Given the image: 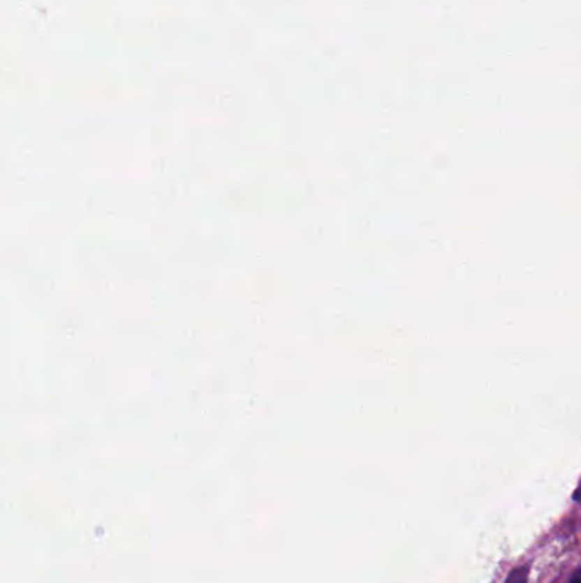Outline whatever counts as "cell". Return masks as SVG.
Masks as SVG:
<instances>
[{
	"instance_id": "7a4b0ae2",
	"label": "cell",
	"mask_w": 581,
	"mask_h": 583,
	"mask_svg": "<svg viewBox=\"0 0 581 583\" xmlns=\"http://www.w3.org/2000/svg\"><path fill=\"white\" fill-rule=\"evenodd\" d=\"M573 500L581 505V481L578 482V486H576V492H575V495H573Z\"/></svg>"
},
{
	"instance_id": "6da1fadb",
	"label": "cell",
	"mask_w": 581,
	"mask_h": 583,
	"mask_svg": "<svg viewBox=\"0 0 581 583\" xmlns=\"http://www.w3.org/2000/svg\"><path fill=\"white\" fill-rule=\"evenodd\" d=\"M529 582V566H518L513 571H510L506 583H527Z\"/></svg>"
},
{
	"instance_id": "3957f363",
	"label": "cell",
	"mask_w": 581,
	"mask_h": 583,
	"mask_svg": "<svg viewBox=\"0 0 581 583\" xmlns=\"http://www.w3.org/2000/svg\"><path fill=\"white\" fill-rule=\"evenodd\" d=\"M569 583H581V570H578L575 575H573Z\"/></svg>"
}]
</instances>
